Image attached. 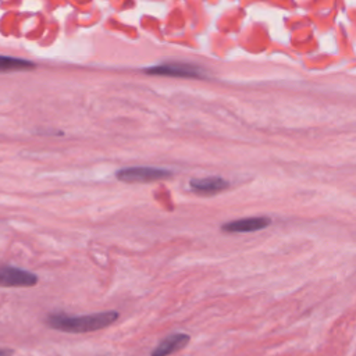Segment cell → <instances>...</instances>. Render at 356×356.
<instances>
[{
  "mask_svg": "<svg viewBox=\"0 0 356 356\" xmlns=\"http://www.w3.org/2000/svg\"><path fill=\"white\" fill-rule=\"evenodd\" d=\"M118 312L106 311L85 316H68L64 313H53L46 317V324L53 330L70 333V334H82L103 330L112 326L118 320Z\"/></svg>",
  "mask_w": 356,
  "mask_h": 356,
  "instance_id": "obj_1",
  "label": "cell"
},
{
  "mask_svg": "<svg viewBox=\"0 0 356 356\" xmlns=\"http://www.w3.org/2000/svg\"><path fill=\"white\" fill-rule=\"evenodd\" d=\"M171 175V171L163 167H153V166H133L118 170L116 177L122 183H153L159 180H164Z\"/></svg>",
  "mask_w": 356,
  "mask_h": 356,
  "instance_id": "obj_2",
  "label": "cell"
},
{
  "mask_svg": "<svg viewBox=\"0 0 356 356\" xmlns=\"http://www.w3.org/2000/svg\"><path fill=\"white\" fill-rule=\"evenodd\" d=\"M149 75L174 77V78H204L205 71L198 66L189 63H163L148 67L145 70Z\"/></svg>",
  "mask_w": 356,
  "mask_h": 356,
  "instance_id": "obj_3",
  "label": "cell"
},
{
  "mask_svg": "<svg viewBox=\"0 0 356 356\" xmlns=\"http://www.w3.org/2000/svg\"><path fill=\"white\" fill-rule=\"evenodd\" d=\"M38 284V275L27 270L0 266V287L3 288H30Z\"/></svg>",
  "mask_w": 356,
  "mask_h": 356,
  "instance_id": "obj_4",
  "label": "cell"
},
{
  "mask_svg": "<svg viewBox=\"0 0 356 356\" xmlns=\"http://www.w3.org/2000/svg\"><path fill=\"white\" fill-rule=\"evenodd\" d=\"M271 224V220L269 217H246V219L233 220L230 223L223 224L221 230L225 233H231V234H237V233H255V231H260L265 230Z\"/></svg>",
  "mask_w": 356,
  "mask_h": 356,
  "instance_id": "obj_5",
  "label": "cell"
},
{
  "mask_svg": "<svg viewBox=\"0 0 356 356\" xmlns=\"http://www.w3.org/2000/svg\"><path fill=\"white\" fill-rule=\"evenodd\" d=\"M230 187V183L227 180H224L221 177H204V178H195L189 181V188L192 189L193 192L199 193V195H214V193L223 192L224 189H227Z\"/></svg>",
  "mask_w": 356,
  "mask_h": 356,
  "instance_id": "obj_6",
  "label": "cell"
},
{
  "mask_svg": "<svg viewBox=\"0 0 356 356\" xmlns=\"http://www.w3.org/2000/svg\"><path fill=\"white\" fill-rule=\"evenodd\" d=\"M189 341H191V337L188 334L174 333L171 336L166 337L163 341L153 349L150 356H168L171 353H175L188 345Z\"/></svg>",
  "mask_w": 356,
  "mask_h": 356,
  "instance_id": "obj_7",
  "label": "cell"
},
{
  "mask_svg": "<svg viewBox=\"0 0 356 356\" xmlns=\"http://www.w3.org/2000/svg\"><path fill=\"white\" fill-rule=\"evenodd\" d=\"M35 68V64L32 61L0 55V72H14V71H27Z\"/></svg>",
  "mask_w": 356,
  "mask_h": 356,
  "instance_id": "obj_8",
  "label": "cell"
},
{
  "mask_svg": "<svg viewBox=\"0 0 356 356\" xmlns=\"http://www.w3.org/2000/svg\"><path fill=\"white\" fill-rule=\"evenodd\" d=\"M13 355V351L10 349H0V356H11Z\"/></svg>",
  "mask_w": 356,
  "mask_h": 356,
  "instance_id": "obj_9",
  "label": "cell"
}]
</instances>
